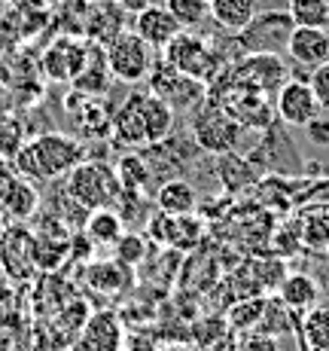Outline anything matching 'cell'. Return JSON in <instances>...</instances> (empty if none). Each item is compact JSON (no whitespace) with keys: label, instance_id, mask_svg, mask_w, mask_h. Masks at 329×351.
<instances>
[{"label":"cell","instance_id":"cell-28","mask_svg":"<svg viewBox=\"0 0 329 351\" xmlns=\"http://www.w3.org/2000/svg\"><path fill=\"white\" fill-rule=\"evenodd\" d=\"M85 339H89L92 351H119V324L113 315L101 312L89 321L85 327Z\"/></svg>","mask_w":329,"mask_h":351},{"label":"cell","instance_id":"cell-22","mask_svg":"<svg viewBox=\"0 0 329 351\" xmlns=\"http://www.w3.org/2000/svg\"><path fill=\"white\" fill-rule=\"evenodd\" d=\"M40 208V193L34 190V184L28 178H18L16 186H12L10 199H6L3 208V220H12V223H22V220H31Z\"/></svg>","mask_w":329,"mask_h":351},{"label":"cell","instance_id":"cell-24","mask_svg":"<svg viewBox=\"0 0 329 351\" xmlns=\"http://www.w3.org/2000/svg\"><path fill=\"white\" fill-rule=\"evenodd\" d=\"M268 312V300L265 296H247V300H238L229 312V324L238 333H250V330L263 327V318Z\"/></svg>","mask_w":329,"mask_h":351},{"label":"cell","instance_id":"cell-8","mask_svg":"<svg viewBox=\"0 0 329 351\" xmlns=\"http://www.w3.org/2000/svg\"><path fill=\"white\" fill-rule=\"evenodd\" d=\"M89 58H92V46L83 43V40H73V37L55 40L43 52V71L55 83H73L89 67Z\"/></svg>","mask_w":329,"mask_h":351},{"label":"cell","instance_id":"cell-31","mask_svg":"<svg viewBox=\"0 0 329 351\" xmlns=\"http://www.w3.org/2000/svg\"><path fill=\"white\" fill-rule=\"evenodd\" d=\"M250 272L256 275L253 287H256L259 293H268V290H278V287H280V281L287 278L284 260H256V263H250Z\"/></svg>","mask_w":329,"mask_h":351},{"label":"cell","instance_id":"cell-11","mask_svg":"<svg viewBox=\"0 0 329 351\" xmlns=\"http://www.w3.org/2000/svg\"><path fill=\"white\" fill-rule=\"evenodd\" d=\"M205 232V223L196 217V214H165L159 211L156 217L150 220V235L156 241H162L168 247H177V251H186L201 239Z\"/></svg>","mask_w":329,"mask_h":351},{"label":"cell","instance_id":"cell-10","mask_svg":"<svg viewBox=\"0 0 329 351\" xmlns=\"http://www.w3.org/2000/svg\"><path fill=\"white\" fill-rule=\"evenodd\" d=\"M192 132H196V141L205 150L229 153L241 134V125L235 123L223 107H213V110L207 107V110H198L196 123H192Z\"/></svg>","mask_w":329,"mask_h":351},{"label":"cell","instance_id":"cell-29","mask_svg":"<svg viewBox=\"0 0 329 351\" xmlns=\"http://www.w3.org/2000/svg\"><path fill=\"white\" fill-rule=\"evenodd\" d=\"M302 339L308 351H329V308H311L302 324Z\"/></svg>","mask_w":329,"mask_h":351},{"label":"cell","instance_id":"cell-14","mask_svg":"<svg viewBox=\"0 0 329 351\" xmlns=\"http://www.w3.org/2000/svg\"><path fill=\"white\" fill-rule=\"evenodd\" d=\"M180 31H183L180 22L165 10V6L150 3L146 10H140L137 16H134V34H137L144 43H150L153 49H165Z\"/></svg>","mask_w":329,"mask_h":351},{"label":"cell","instance_id":"cell-42","mask_svg":"<svg viewBox=\"0 0 329 351\" xmlns=\"http://www.w3.org/2000/svg\"><path fill=\"white\" fill-rule=\"evenodd\" d=\"M326 254H329V247H326Z\"/></svg>","mask_w":329,"mask_h":351},{"label":"cell","instance_id":"cell-37","mask_svg":"<svg viewBox=\"0 0 329 351\" xmlns=\"http://www.w3.org/2000/svg\"><path fill=\"white\" fill-rule=\"evenodd\" d=\"M241 351H280V342L278 336L265 333V330H250V336H244V342H241Z\"/></svg>","mask_w":329,"mask_h":351},{"label":"cell","instance_id":"cell-1","mask_svg":"<svg viewBox=\"0 0 329 351\" xmlns=\"http://www.w3.org/2000/svg\"><path fill=\"white\" fill-rule=\"evenodd\" d=\"M85 159L83 141L70 138V134H37V138L25 141L12 156V165L22 178L28 180H55L67 178L70 168H77Z\"/></svg>","mask_w":329,"mask_h":351},{"label":"cell","instance_id":"cell-19","mask_svg":"<svg viewBox=\"0 0 329 351\" xmlns=\"http://www.w3.org/2000/svg\"><path fill=\"white\" fill-rule=\"evenodd\" d=\"M259 12V0H213L211 3V19L223 31L238 34Z\"/></svg>","mask_w":329,"mask_h":351},{"label":"cell","instance_id":"cell-26","mask_svg":"<svg viewBox=\"0 0 329 351\" xmlns=\"http://www.w3.org/2000/svg\"><path fill=\"white\" fill-rule=\"evenodd\" d=\"M89 281L92 287L107 290V293H119L129 287V266L119 260H104V263H92L89 269Z\"/></svg>","mask_w":329,"mask_h":351},{"label":"cell","instance_id":"cell-17","mask_svg":"<svg viewBox=\"0 0 329 351\" xmlns=\"http://www.w3.org/2000/svg\"><path fill=\"white\" fill-rule=\"evenodd\" d=\"M122 235H125V220L116 208L89 211V220H85V239L89 241H95L101 247H116Z\"/></svg>","mask_w":329,"mask_h":351},{"label":"cell","instance_id":"cell-16","mask_svg":"<svg viewBox=\"0 0 329 351\" xmlns=\"http://www.w3.org/2000/svg\"><path fill=\"white\" fill-rule=\"evenodd\" d=\"M278 300L280 306H287L290 312L296 315H308L311 308H317V300H320V285L314 275L308 272H293L280 281L278 287Z\"/></svg>","mask_w":329,"mask_h":351},{"label":"cell","instance_id":"cell-35","mask_svg":"<svg viewBox=\"0 0 329 351\" xmlns=\"http://www.w3.org/2000/svg\"><path fill=\"white\" fill-rule=\"evenodd\" d=\"M308 83H311V92H314V98H317L320 110H329V62L314 67Z\"/></svg>","mask_w":329,"mask_h":351},{"label":"cell","instance_id":"cell-30","mask_svg":"<svg viewBox=\"0 0 329 351\" xmlns=\"http://www.w3.org/2000/svg\"><path fill=\"white\" fill-rule=\"evenodd\" d=\"M165 10L180 22V28H198L211 16V3L205 0H165Z\"/></svg>","mask_w":329,"mask_h":351},{"label":"cell","instance_id":"cell-9","mask_svg":"<svg viewBox=\"0 0 329 351\" xmlns=\"http://www.w3.org/2000/svg\"><path fill=\"white\" fill-rule=\"evenodd\" d=\"M0 263L10 272V278L25 281L37 269V256H34V232L18 223L0 232Z\"/></svg>","mask_w":329,"mask_h":351},{"label":"cell","instance_id":"cell-38","mask_svg":"<svg viewBox=\"0 0 329 351\" xmlns=\"http://www.w3.org/2000/svg\"><path fill=\"white\" fill-rule=\"evenodd\" d=\"M305 128H308V134H311V141H314V144L329 147V119H326V117H314V119H311V123H308Z\"/></svg>","mask_w":329,"mask_h":351},{"label":"cell","instance_id":"cell-15","mask_svg":"<svg viewBox=\"0 0 329 351\" xmlns=\"http://www.w3.org/2000/svg\"><path fill=\"white\" fill-rule=\"evenodd\" d=\"M290 58L308 71L329 62V31L326 28H296L287 46Z\"/></svg>","mask_w":329,"mask_h":351},{"label":"cell","instance_id":"cell-32","mask_svg":"<svg viewBox=\"0 0 329 351\" xmlns=\"http://www.w3.org/2000/svg\"><path fill=\"white\" fill-rule=\"evenodd\" d=\"M272 247L278 251L280 260H290L302 251V229H299V217H290L284 226H278V232L272 235Z\"/></svg>","mask_w":329,"mask_h":351},{"label":"cell","instance_id":"cell-33","mask_svg":"<svg viewBox=\"0 0 329 351\" xmlns=\"http://www.w3.org/2000/svg\"><path fill=\"white\" fill-rule=\"evenodd\" d=\"M220 178L229 190H241L244 184H253L256 180V171H253L250 162L235 159V156H223V165H220Z\"/></svg>","mask_w":329,"mask_h":351},{"label":"cell","instance_id":"cell-5","mask_svg":"<svg viewBox=\"0 0 329 351\" xmlns=\"http://www.w3.org/2000/svg\"><path fill=\"white\" fill-rule=\"evenodd\" d=\"M104 58L110 73L122 83H140L153 71V46L144 43L134 31H122L104 43Z\"/></svg>","mask_w":329,"mask_h":351},{"label":"cell","instance_id":"cell-25","mask_svg":"<svg viewBox=\"0 0 329 351\" xmlns=\"http://www.w3.org/2000/svg\"><path fill=\"white\" fill-rule=\"evenodd\" d=\"M77 125L85 138H110L113 134V117L101 104H92L89 98L77 107Z\"/></svg>","mask_w":329,"mask_h":351},{"label":"cell","instance_id":"cell-2","mask_svg":"<svg viewBox=\"0 0 329 351\" xmlns=\"http://www.w3.org/2000/svg\"><path fill=\"white\" fill-rule=\"evenodd\" d=\"M67 195L73 205H79L83 211H98V208H113V202L122 195L119 186L116 168L110 162L89 159L85 156L77 168L67 171Z\"/></svg>","mask_w":329,"mask_h":351},{"label":"cell","instance_id":"cell-4","mask_svg":"<svg viewBox=\"0 0 329 351\" xmlns=\"http://www.w3.org/2000/svg\"><path fill=\"white\" fill-rule=\"evenodd\" d=\"M162 56L171 67H177L180 73H186V77H192V80H201V83H211L220 73V67H223L217 49H213L205 37L189 34L186 28L165 46Z\"/></svg>","mask_w":329,"mask_h":351},{"label":"cell","instance_id":"cell-40","mask_svg":"<svg viewBox=\"0 0 329 351\" xmlns=\"http://www.w3.org/2000/svg\"><path fill=\"white\" fill-rule=\"evenodd\" d=\"M326 293H329V281H326Z\"/></svg>","mask_w":329,"mask_h":351},{"label":"cell","instance_id":"cell-18","mask_svg":"<svg viewBox=\"0 0 329 351\" xmlns=\"http://www.w3.org/2000/svg\"><path fill=\"white\" fill-rule=\"evenodd\" d=\"M144 119H146V138H150V147H153L171 134L174 107L162 95H156V92H144Z\"/></svg>","mask_w":329,"mask_h":351},{"label":"cell","instance_id":"cell-13","mask_svg":"<svg viewBox=\"0 0 329 351\" xmlns=\"http://www.w3.org/2000/svg\"><path fill=\"white\" fill-rule=\"evenodd\" d=\"M113 141L125 147H150L146 138V119H144V92H131L129 98L119 104V110L113 113Z\"/></svg>","mask_w":329,"mask_h":351},{"label":"cell","instance_id":"cell-6","mask_svg":"<svg viewBox=\"0 0 329 351\" xmlns=\"http://www.w3.org/2000/svg\"><path fill=\"white\" fill-rule=\"evenodd\" d=\"M146 80H150V92L162 95L168 104L174 107V110L196 107L198 101L205 98V89H207V83L186 77V73H180L177 67H171L168 62L153 64V71H150V77H146Z\"/></svg>","mask_w":329,"mask_h":351},{"label":"cell","instance_id":"cell-7","mask_svg":"<svg viewBox=\"0 0 329 351\" xmlns=\"http://www.w3.org/2000/svg\"><path fill=\"white\" fill-rule=\"evenodd\" d=\"M274 117L284 125L305 128L314 117H320V104L308 80H287L274 95Z\"/></svg>","mask_w":329,"mask_h":351},{"label":"cell","instance_id":"cell-27","mask_svg":"<svg viewBox=\"0 0 329 351\" xmlns=\"http://www.w3.org/2000/svg\"><path fill=\"white\" fill-rule=\"evenodd\" d=\"M287 12L296 28H326L329 31V0H290Z\"/></svg>","mask_w":329,"mask_h":351},{"label":"cell","instance_id":"cell-23","mask_svg":"<svg viewBox=\"0 0 329 351\" xmlns=\"http://www.w3.org/2000/svg\"><path fill=\"white\" fill-rule=\"evenodd\" d=\"M150 174H153L150 165H146V162L140 159L137 153H125V156L116 162L119 186H122V193H129V195L144 193V186L150 184Z\"/></svg>","mask_w":329,"mask_h":351},{"label":"cell","instance_id":"cell-34","mask_svg":"<svg viewBox=\"0 0 329 351\" xmlns=\"http://www.w3.org/2000/svg\"><path fill=\"white\" fill-rule=\"evenodd\" d=\"M116 256H119V263H125V266L140 263L144 260V239H140V235L125 232L122 239H119V245H116Z\"/></svg>","mask_w":329,"mask_h":351},{"label":"cell","instance_id":"cell-12","mask_svg":"<svg viewBox=\"0 0 329 351\" xmlns=\"http://www.w3.org/2000/svg\"><path fill=\"white\" fill-rule=\"evenodd\" d=\"M235 77L247 86H256L265 95H278V89L287 83V67L280 64V56L272 52H259V56H247L241 64L232 67Z\"/></svg>","mask_w":329,"mask_h":351},{"label":"cell","instance_id":"cell-20","mask_svg":"<svg viewBox=\"0 0 329 351\" xmlns=\"http://www.w3.org/2000/svg\"><path fill=\"white\" fill-rule=\"evenodd\" d=\"M156 205H159V211H165V214H192L198 205L196 186H192L189 180H180V178L165 180L156 193Z\"/></svg>","mask_w":329,"mask_h":351},{"label":"cell","instance_id":"cell-36","mask_svg":"<svg viewBox=\"0 0 329 351\" xmlns=\"http://www.w3.org/2000/svg\"><path fill=\"white\" fill-rule=\"evenodd\" d=\"M18 178H22V174L16 171V165H12L10 159H0V217H3L6 199H10V193H12V186H16Z\"/></svg>","mask_w":329,"mask_h":351},{"label":"cell","instance_id":"cell-39","mask_svg":"<svg viewBox=\"0 0 329 351\" xmlns=\"http://www.w3.org/2000/svg\"><path fill=\"white\" fill-rule=\"evenodd\" d=\"M113 3H116L122 12H129V16H137L140 10H146V6L153 3V0H113Z\"/></svg>","mask_w":329,"mask_h":351},{"label":"cell","instance_id":"cell-41","mask_svg":"<svg viewBox=\"0 0 329 351\" xmlns=\"http://www.w3.org/2000/svg\"><path fill=\"white\" fill-rule=\"evenodd\" d=\"M205 3H213V0H205Z\"/></svg>","mask_w":329,"mask_h":351},{"label":"cell","instance_id":"cell-3","mask_svg":"<svg viewBox=\"0 0 329 351\" xmlns=\"http://www.w3.org/2000/svg\"><path fill=\"white\" fill-rule=\"evenodd\" d=\"M293 31H296V22H293V16L287 10H265L256 12L244 28L235 34V40H238L241 52H247V56H259V52L280 56L290 46Z\"/></svg>","mask_w":329,"mask_h":351},{"label":"cell","instance_id":"cell-21","mask_svg":"<svg viewBox=\"0 0 329 351\" xmlns=\"http://www.w3.org/2000/svg\"><path fill=\"white\" fill-rule=\"evenodd\" d=\"M299 229H302V247L305 251H326L329 247V208H308L299 211Z\"/></svg>","mask_w":329,"mask_h":351}]
</instances>
